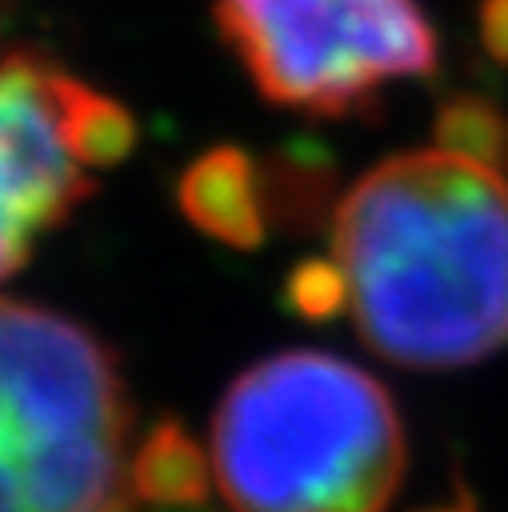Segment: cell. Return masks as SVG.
<instances>
[{"instance_id": "1", "label": "cell", "mask_w": 508, "mask_h": 512, "mask_svg": "<svg viewBox=\"0 0 508 512\" xmlns=\"http://www.w3.org/2000/svg\"><path fill=\"white\" fill-rule=\"evenodd\" d=\"M332 268L360 340L408 368L508 344V176L448 148L400 152L332 212Z\"/></svg>"}, {"instance_id": "2", "label": "cell", "mask_w": 508, "mask_h": 512, "mask_svg": "<svg viewBox=\"0 0 508 512\" xmlns=\"http://www.w3.org/2000/svg\"><path fill=\"white\" fill-rule=\"evenodd\" d=\"M204 452L232 512H384L404 476V424L376 376L304 348L232 380Z\"/></svg>"}, {"instance_id": "3", "label": "cell", "mask_w": 508, "mask_h": 512, "mask_svg": "<svg viewBox=\"0 0 508 512\" xmlns=\"http://www.w3.org/2000/svg\"><path fill=\"white\" fill-rule=\"evenodd\" d=\"M128 388L80 324L0 296V512H120Z\"/></svg>"}, {"instance_id": "4", "label": "cell", "mask_w": 508, "mask_h": 512, "mask_svg": "<svg viewBox=\"0 0 508 512\" xmlns=\"http://www.w3.org/2000/svg\"><path fill=\"white\" fill-rule=\"evenodd\" d=\"M212 16L252 84L312 116L360 112L388 80L436 68L416 0H212Z\"/></svg>"}, {"instance_id": "5", "label": "cell", "mask_w": 508, "mask_h": 512, "mask_svg": "<svg viewBox=\"0 0 508 512\" xmlns=\"http://www.w3.org/2000/svg\"><path fill=\"white\" fill-rule=\"evenodd\" d=\"M132 144L124 104L36 52L0 56V280L92 192V168L124 160Z\"/></svg>"}, {"instance_id": "6", "label": "cell", "mask_w": 508, "mask_h": 512, "mask_svg": "<svg viewBox=\"0 0 508 512\" xmlns=\"http://www.w3.org/2000/svg\"><path fill=\"white\" fill-rule=\"evenodd\" d=\"M176 196H180L184 216L196 228H204L208 236H216L232 248L260 244V236L268 228L264 180L256 176V164L236 148H216V152L200 156L180 176Z\"/></svg>"}, {"instance_id": "7", "label": "cell", "mask_w": 508, "mask_h": 512, "mask_svg": "<svg viewBox=\"0 0 508 512\" xmlns=\"http://www.w3.org/2000/svg\"><path fill=\"white\" fill-rule=\"evenodd\" d=\"M208 480V452L180 424H156L132 452L128 492L144 508H200V500L208 496Z\"/></svg>"}, {"instance_id": "8", "label": "cell", "mask_w": 508, "mask_h": 512, "mask_svg": "<svg viewBox=\"0 0 508 512\" xmlns=\"http://www.w3.org/2000/svg\"><path fill=\"white\" fill-rule=\"evenodd\" d=\"M436 148L480 160L508 176V120L480 96H456L436 116Z\"/></svg>"}, {"instance_id": "9", "label": "cell", "mask_w": 508, "mask_h": 512, "mask_svg": "<svg viewBox=\"0 0 508 512\" xmlns=\"http://www.w3.org/2000/svg\"><path fill=\"white\" fill-rule=\"evenodd\" d=\"M288 300L304 316H332L344 308V288L332 260H304L288 280Z\"/></svg>"}, {"instance_id": "10", "label": "cell", "mask_w": 508, "mask_h": 512, "mask_svg": "<svg viewBox=\"0 0 508 512\" xmlns=\"http://www.w3.org/2000/svg\"><path fill=\"white\" fill-rule=\"evenodd\" d=\"M480 36L496 64H508V0L480 4Z\"/></svg>"}, {"instance_id": "11", "label": "cell", "mask_w": 508, "mask_h": 512, "mask_svg": "<svg viewBox=\"0 0 508 512\" xmlns=\"http://www.w3.org/2000/svg\"><path fill=\"white\" fill-rule=\"evenodd\" d=\"M420 512H476V508H472V500H468L464 492H456L448 504H436V508H420Z\"/></svg>"}, {"instance_id": "12", "label": "cell", "mask_w": 508, "mask_h": 512, "mask_svg": "<svg viewBox=\"0 0 508 512\" xmlns=\"http://www.w3.org/2000/svg\"><path fill=\"white\" fill-rule=\"evenodd\" d=\"M120 512H128V508H120ZM144 512H200V508H144Z\"/></svg>"}]
</instances>
